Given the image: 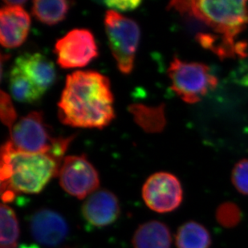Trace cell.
<instances>
[{"label": "cell", "instance_id": "6da1fadb", "mask_svg": "<svg viewBox=\"0 0 248 248\" xmlns=\"http://www.w3.org/2000/svg\"><path fill=\"white\" fill-rule=\"evenodd\" d=\"M58 117L63 124L78 128L108 125L115 117L109 80L95 71L69 74L58 102Z\"/></svg>", "mask_w": 248, "mask_h": 248}, {"label": "cell", "instance_id": "7a4b0ae2", "mask_svg": "<svg viewBox=\"0 0 248 248\" xmlns=\"http://www.w3.org/2000/svg\"><path fill=\"white\" fill-rule=\"evenodd\" d=\"M168 8L196 19L218 35L207 49L220 58L246 56L248 45L239 39L248 27V1L179 0L170 2ZM217 36L199 34L196 40L200 44Z\"/></svg>", "mask_w": 248, "mask_h": 248}, {"label": "cell", "instance_id": "3957f363", "mask_svg": "<svg viewBox=\"0 0 248 248\" xmlns=\"http://www.w3.org/2000/svg\"><path fill=\"white\" fill-rule=\"evenodd\" d=\"M62 162L48 154H28L15 150L10 140L1 148V190L3 201L17 193L38 194L57 175Z\"/></svg>", "mask_w": 248, "mask_h": 248}, {"label": "cell", "instance_id": "277c9868", "mask_svg": "<svg viewBox=\"0 0 248 248\" xmlns=\"http://www.w3.org/2000/svg\"><path fill=\"white\" fill-rule=\"evenodd\" d=\"M15 150L28 154H48L63 162V156L74 137L54 138L40 112H31L10 130Z\"/></svg>", "mask_w": 248, "mask_h": 248}, {"label": "cell", "instance_id": "5b68a950", "mask_svg": "<svg viewBox=\"0 0 248 248\" xmlns=\"http://www.w3.org/2000/svg\"><path fill=\"white\" fill-rule=\"evenodd\" d=\"M167 73L171 89L187 104L199 103L218 84V78L206 63L183 61L176 56Z\"/></svg>", "mask_w": 248, "mask_h": 248}, {"label": "cell", "instance_id": "8992f818", "mask_svg": "<svg viewBox=\"0 0 248 248\" xmlns=\"http://www.w3.org/2000/svg\"><path fill=\"white\" fill-rule=\"evenodd\" d=\"M105 28L117 68L122 73L129 74L140 41V28L133 19L112 10L106 12Z\"/></svg>", "mask_w": 248, "mask_h": 248}, {"label": "cell", "instance_id": "52a82bcc", "mask_svg": "<svg viewBox=\"0 0 248 248\" xmlns=\"http://www.w3.org/2000/svg\"><path fill=\"white\" fill-rule=\"evenodd\" d=\"M58 175L63 190L79 199L90 196L100 186L98 172L84 155L64 157Z\"/></svg>", "mask_w": 248, "mask_h": 248}, {"label": "cell", "instance_id": "ba28073f", "mask_svg": "<svg viewBox=\"0 0 248 248\" xmlns=\"http://www.w3.org/2000/svg\"><path fill=\"white\" fill-rule=\"evenodd\" d=\"M57 63L62 68H83L98 56V47L91 31L74 29L55 45Z\"/></svg>", "mask_w": 248, "mask_h": 248}, {"label": "cell", "instance_id": "9c48e42d", "mask_svg": "<svg viewBox=\"0 0 248 248\" xmlns=\"http://www.w3.org/2000/svg\"><path fill=\"white\" fill-rule=\"evenodd\" d=\"M146 206L157 213H168L180 206L183 191L178 178L167 172L154 173L142 187Z\"/></svg>", "mask_w": 248, "mask_h": 248}, {"label": "cell", "instance_id": "30bf717a", "mask_svg": "<svg viewBox=\"0 0 248 248\" xmlns=\"http://www.w3.org/2000/svg\"><path fill=\"white\" fill-rule=\"evenodd\" d=\"M30 232L38 244L47 248H56L68 237V227L61 214L50 209L35 211L30 219Z\"/></svg>", "mask_w": 248, "mask_h": 248}, {"label": "cell", "instance_id": "8fae6325", "mask_svg": "<svg viewBox=\"0 0 248 248\" xmlns=\"http://www.w3.org/2000/svg\"><path fill=\"white\" fill-rule=\"evenodd\" d=\"M30 25V16L23 7L2 6L0 11V42L2 47L15 48L23 45Z\"/></svg>", "mask_w": 248, "mask_h": 248}, {"label": "cell", "instance_id": "7c38bea8", "mask_svg": "<svg viewBox=\"0 0 248 248\" xmlns=\"http://www.w3.org/2000/svg\"><path fill=\"white\" fill-rule=\"evenodd\" d=\"M119 201L113 193L98 190L87 198L82 206V214L87 222L97 227L112 224L120 216Z\"/></svg>", "mask_w": 248, "mask_h": 248}, {"label": "cell", "instance_id": "4fadbf2b", "mask_svg": "<svg viewBox=\"0 0 248 248\" xmlns=\"http://www.w3.org/2000/svg\"><path fill=\"white\" fill-rule=\"evenodd\" d=\"M15 66L45 94L56 80V68L47 56L41 53H24L17 57Z\"/></svg>", "mask_w": 248, "mask_h": 248}, {"label": "cell", "instance_id": "5bb4252c", "mask_svg": "<svg viewBox=\"0 0 248 248\" xmlns=\"http://www.w3.org/2000/svg\"><path fill=\"white\" fill-rule=\"evenodd\" d=\"M132 244L134 248H170V231L163 222H145L136 230Z\"/></svg>", "mask_w": 248, "mask_h": 248}, {"label": "cell", "instance_id": "9a60e30c", "mask_svg": "<svg viewBox=\"0 0 248 248\" xmlns=\"http://www.w3.org/2000/svg\"><path fill=\"white\" fill-rule=\"evenodd\" d=\"M9 88L12 97L22 103H35L44 96L42 92L15 65L10 72Z\"/></svg>", "mask_w": 248, "mask_h": 248}, {"label": "cell", "instance_id": "2e32d148", "mask_svg": "<svg viewBox=\"0 0 248 248\" xmlns=\"http://www.w3.org/2000/svg\"><path fill=\"white\" fill-rule=\"evenodd\" d=\"M70 6L71 2L68 1L36 0L33 2L31 12L39 21L52 26L65 19Z\"/></svg>", "mask_w": 248, "mask_h": 248}, {"label": "cell", "instance_id": "e0dca14e", "mask_svg": "<svg viewBox=\"0 0 248 248\" xmlns=\"http://www.w3.org/2000/svg\"><path fill=\"white\" fill-rule=\"evenodd\" d=\"M211 244L208 231L202 225L192 221L179 227L176 234L178 248H209Z\"/></svg>", "mask_w": 248, "mask_h": 248}, {"label": "cell", "instance_id": "ac0fdd59", "mask_svg": "<svg viewBox=\"0 0 248 248\" xmlns=\"http://www.w3.org/2000/svg\"><path fill=\"white\" fill-rule=\"evenodd\" d=\"M0 248H16L19 236V222L16 215L7 204L0 208Z\"/></svg>", "mask_w": 248, "mask_h": 248}, {"label": "cell", "instance_id": "d6986e66", "mask_svg": "<svg viewBox=\"0 0 248 248\" xmlns=\"http://www.w3.org/2000/svg\"><path fill=\"white\" fill-rule=\"evenodd\" d=\"M216 216L223 227H232L236 226L241 219V212L235 204L227 202L218 207Z\"/></svg>", "mask_w": 248, "mask_h": 248}, {"label": "cell", "instance_id": "ffe728a7", "mask_svg": "<svg viewBox=\"0 0 248 248\" xmlns=\"http://www.w3.org/2000/svg\"><path fill=\"white\" fill-rule=\"evenodd\" d=\"M232 180L239 192L248 195V159L241 160L234 166Z\"/></svg>", "mask_w": 248, "mask_h": 248}, {"label": "cell", "instance_id": "44dd1931", "mask_svg": "<svg viewBox=\"0 0 248 248\" xmlns=\"http://www.w3.org/2000/svg\"><path fill=\"white\" fill-rule=\"evenodd\" d=\"M0 117L2 124L8 127L11 130L14 126L17 113L9 95L3 91H1L0 96Z\"/></svg>", "mask_w": 248, "mask_h": 248}, {"label": "cell", "instance_id": "7402d4cb", "mask_svg": "<svg viewBox=\"0 0 248 248\" xmlns=\"http://www.w3.org/2000/svg\"><path fill=\"white\" fill-rule=\"evenodd\" d=\"M102 4L108 7L109 10L114 12H129L138 8L141 2L140 1H116V0H108L101 2Z\"/></svg>", "mask_w": 248, "mask_h": 248}, {"label": "cell", "instance_id": "603a6c76", "mask_svg": "<svg viewBox=\"0 0 248 248\" xmlns=\"http://www.w3.org/2000/svg\"><path fill=\"white\" fill-rule=\"evenodd\" d=\"M5 4L9 5V6H19V7H22L23 5L26 3L27 1H24V0H4L3 1Z\"/></svg>", "mask_w": 248, "mask_h": 248}]
</instances>
